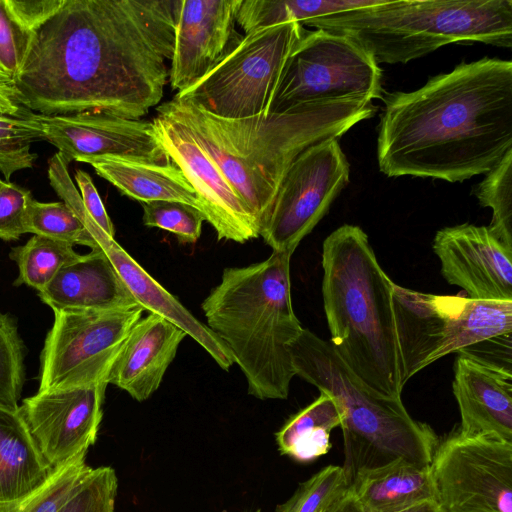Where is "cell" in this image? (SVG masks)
Wrapping results in <instances>:
<instances>
[{"instance_id": "obj_1", "label": "cell", "mask_w": 512, "mask_h": 512, "mask_svg": "<svg viewBox=\"0 0 512 512\" xmlns=\"http://www.w3.org/2000/svg\"><path fill=\"white\" fill-rule=\"evenodd\" d=\"M179 0H66L33 33L14 77L26 107L53 116L140 119L169 79Z\"/></svg>"}, {"instance_id": "obj_2", "label": "cell", "mask_w": 512, "mask_h": 512, "mask_svg": "<svg viewBox=\"0 0 512 512\" xmlns=\"http://www.w3.org/2000/svg\"><path fill=\"white\" fill-rule=\"evenodd\" d=\"M377 154L390 177L462 182L512 150V62L484 57L384 99Z\"/></svg>"}, {"instance_id": "obj_3", "label": "cell", "mask_w": 512, "mask_h": 512, "mask_svg": "<svg viewBox=\"0 0 512 512\" xmlns=\"http://www.w3.org/2000/svg\"><path fill=\"white\" fill-rule=\"evenodd\" d=\"M165 104L215 160L257 219L260 229L293 161L319 142L339 139L377 110L362 98L316 102L282 113L226 119L189 101Z\"/></svg>"}, {"instance_id": "obj_4", "label": "cell", "mask_w": 512, "mask_h": 512, "mask_svg": "<svg viewBox=\"0 0 512 512\" xmlns=\"http://www.w3.org/2000/svg\"><path fill=\"white\" fill-rule=\"evenodd\" d=\"M322 295L329 341L353 374L372 392L401 398L392 292L367 234L345 224L322 247Z\"/></svg>"}, {"instance_id": "obj_5", "label": "cell", "mask_w": 512, "mask_h": 512, "mask_svg": "<svg viewBox=\"0 0 512 512\" xmlns=\"http://www.w3.org/2000/svg\"><path fill=\"white\" fill-rule=\"evenodd\" d=\"M289 252L262 262L225 268L201 304L207 327L227 346L242 370L248 393L286 399L295 376L289 345L303 331L291 299Z\"/></svg>"}, {"instance_id": "obj_6", "label": "cell", "mask_w": 512, "mask_h": 512, "mask_svg": "<svg viewBox=\"0 0 512 512\" xmlns=\"http://www.w3.org/2000/svg\"><path fill=\"white\" fill-rule=\"evenodd\" d=\"M289 353L295 375L330 395L342 412V468L349 485L360 472L397 460L431 464L438 446L433 430L413 419L401 398L368 389L329 341L304 328L289 345Z\"/></svg>"}, {"instance_id": "obj_7", "label": "cell", "mask_w": 512, "mask_h": 512, "mask_svg": "<svg viewBox=\"0 0 512 512\" xmlns=\"http://www.w3.org/2000/svg\"><path fill=\"white\" fill-rule=\"evenodd\" d=\"M347 35L379 63H407L449 43L512 47L511 0H382L307 24Z\"/></svg>"}, {"instance_id": "obj_8", "label": "cell", "mask_w": 512, "mask_h": 512, "mask_svg": "<svg viewBox=\"0 0 512 512\" xmlns=\"http://www.w3.org/2000/svg\"><path fill=\"white\" fill-rule=\"evenodd\" d=\"M382 96V70L353 38L303 29L291 48L266 114L332 100Z\"/></svg>"}, {"instance_id": "obj_9", "label": "cell", "mask_w": 512, "mask_h": 512, "mask_svg": "<svg viewBox=\"0 0 512 512\" xmlns=\"http://www.w3.org/2000/svg\"><path fill=\"white\" fill-rule=\"evenodd\" d=\"M304 27L287 22L245 34L196 83L173 97L226 119L265 115L286 58Z\"/></svg>"}, {"instance_id": "obj_10", "label": "cell", "mask_w": 512, "mask_h": 512, "mask_svg": "<svg viewBox=\"0 0 512 512\" xmlns=\"http://www.w3.org/2000/svg\"><path fill=\"white\" fill-rule=\"evenodd\" d=\"M143 312L139 305L54 312L40 355L38 392L108 383L114 361Z\"/></svg>"}, {"instance_id": "obj_11", "label": "cell", "mask_w": 512, "mask_h": 512, "mask_svg": "<svg viewBox=\"0 0 512 512\" xmlns=\"http://www.w3.org/2000/svg\"><path fill=\"white\" fill-rule=\"evenodd\" d=\"M430 467L440 512H512V443L458 431Z\"/></svg>"}, {"instance_id": "obj_12", "label": "cell", "mask_w": 512, "mask_h": 512, "mask_svg": "<svg viewBox=\"0 0 512 512\" xmlns=\"http://www.w3.org/2000/svg\"><path fill=\"white\" fill-rule=\"evenodd\" d=\"M338 140L310 146L290 165L260 229L273 251L293 254L349 182V163Z\"/></svg>"}, {"instance_id": "obj_13", "label": "cell", "mask_w": 512, "mask_h": 512, "mask_svg": "<svg viewBox=\"0 0 512 512\" xmlns=\"http://www.w3.org/2000/svg\"><path fill=\"white\" fill-rule=\"evenodd\" d=\"M154 135L195 190L200 210L218 240L245 243L260 236V225L215 160L196 141L187 125L164 103L156 107Z\"/></svg>"}, {"instance_id": "obj_14", "label": "cell", "mask_w": 512, "mask_h": 512, "mask_svg": "<svg viewBox=\"0 0 512 512\" xmlns=\"http://www.w3.org/2000/svg\"><path fill=\"white\" fill-rule=\"evenodd\" d=\"M107 385L37 392L19 405V414L52 469L87 455L95 443Z\"/></svg>"}, {"instance_id": "obj_15", "label": "cell", "mask_w": 512, "mask_h": 512, "mask_svg": "<svg viewBox=\"0 0 512 512\" xmlns=\"http://www.w3.org/2000/svg\"><path fill=\"white\" fill-rule=\"evenodd\" d=\"M45 140L69 164L82 158L117 156L154 162L170 159L158 143L152 122L103 112L46 116L35 113Z\"/></svg>"}, {"instance_id": "obj_16", "label": "cell", "mask_w": 512, "mask_h": 512, "mask_svg": "<svg viewBox=\"0 0 512 512\" xmlns=\"http://www.w3.org/2000/svg\"><path fill=\"white\" fill-rule=\"evenodd\" d=\"M433 251L444 279L469 298L512 300V248L486 226L461 224L435 234Z\"/></svg>"}, {"instance_id": "obj_17", "label": "cell", "mask_w": 512, "mask_h": 512, "mask_svg": "<svg viewBox=\"0 0 512 512\" xmlns=\"http://www.w3.org/2000/svg\"><path fill=\"white\" fill-rule=\"evenodd\" d=\"M239 0H179L174 49L169 69L171 89L190 87L242 40L235 29Z\"/></svg>"}, {"instance_id": "obj_18", "label": "cell", "mask_w": 512, "mask_h": 512, "mask_svg": "<svg viewBox=\"0 0 512 512\" xmlns=\"http://www.w3.org/2000/svg\"><path fill=\"white\" fill-rule=\"evenodd\" d=\"M459 353L452 383L461 416L458 431L512 443L511 366Z\"/></svg>"}, {"instance_id": "obj_19", "label": "cell", "mask_w": 512, "mask_h": 512, "mask_svg": "<svg viewBox=\"0 0 512 512\" xmlns=\"http://www.w3.org/2000/svg\"><path fill=\"white\" fill-rule=\"evenodd\" d=\"M186 336L166 318L149 313L130 330L110 370L108 384L137 401L148 399L159 388Z\"/></svg>"}, {"instance_id": "obj_20", "label": "cell", "mask_w": 512, "mask_h": 512, "mask_svg": "<svg viewBox=\"0 0 512 512\" xmlns=\"http://www.w3.org/2000/svg\"><path fill=\"white\" fill-rule=\"evenodd\" d=\"M89 233L107 255L136 303L144 311L157 314L177 325L199 343L222 369H230L234 364L232 354L216 334L191 314L97 224L89 229Z\"/></svg>"}, {"instance_id": "obj_21", "label": "cell", "mask_w": 512, "mask_h": 512, "mask_svg": "<svg viewBox=\"0 0 512 512\" xmlns=\"http://www.w3.org/2000/svg\"><path fill=\"white\" fill-rule=\"evenodd\" d=\"M38 296L53 312L108 311L138 305L101 248L64 266Z\"/></svg>"}, {"instance_id": "obj_22", "label": "cell", "mask_w": 512, "mask_h": 512, "mask_svg": "<svg viewBox=\"0 0 512 512\" xmlns=\"http://www.w3.org/2000/svg\"><path fill=\"white\" fill-rule=\"evenodd\" d=\"M394 320L402 383L436 361L445 333L446 296L422 293L394 283Z\"/></svg>"}, {"instance_id": "obj_23", "label": "cell", "mask_w": 512, "mask_h": 512, "mask_svg": "<svg viewBox=\"0 0 512 512\" xmlns=\"http://www.w3.org/2000/svg\"><path fill=\"white\" fill-rule=\"evenodd\" d=\"M95 172L120 192L141 203L177 201L200 210L198 196L180 168L171 160H149L102 156L82 158ZM201 211V210H200Z\"/></svg>"}, {"instance_id": "obj_24", "label": "cell", "mask_w": 512, "mask_h": 512, "mask_svg": "<svg viewBox=\"0 0 512 512\" xmlns=\"http://www.w3.org/2000/svg\"><path fill=\"white\" fill-rule=\"evenodd\" d=\"M52 471L18 410L0 408V512L32 495Z\"/></svg>"}, {"instance_id": "obj_25", "label": "cell", "mask_w": 512, "mask_h": 512, "mask_svg": "<svg viewBox=\"0 0 512 512\" xmlns=\"http://www.w3.org/2000/svg\"><path fill=\"white\" fill-rule=\"evenodd\" d=\"M431 465V464H430ZM406 460L365 470L349 485V493L365 512H396L434 499L431 467Z\"/></svg>"}, {"instance_id": "obj_26", "label": "cell", "mask_w": 512, "mask_h": 512, "mask_svg": "<svg viewBox=\"0 0 512 512\" xmlns=\"http://www.w3.org/2000/svg\"><path fill=\"white\" fill-rule=\"evenodd\" d=\"M447 318L436 360L479 343L511 339L512 300L446 296Z\"/></svg>"}, {"instance_id": "obj_27", "label": "cell", "mask_w": 512, "mask_h": 512, "mask_svg": "<svg viewBox=\"0 0 512 512\" xmlns=\"http://www.w3.org/2000/svg\"><path fill=\"white\" fill-rule=\"evenodd\" d=\"M342 412L336 401L320 392L305 408L292 415L276 433L279 451L308 462L325 455L331 448V431L340 427Z\"/></svg>"}, {"instance_id": "obj_28", "label": "cell", "mask_w": 512, "mask_h": 512, "mask_svg": "<svg viewBox=\"0 0 512 512\" xmlns=\"http://www.w3.org/2000/svg\"><path fill=\"white\" fill-rule=\"evenodd\" d=\"M382 0H239L236 24L244 35L257 29L287 22L307 26L313 20L358 8L377 5Z\"/></svg>"}, {"instance_id": "obj_29", "label": "cell", "mask_w": 512, "mask_h": 512, "mask_svg": "<svg viewBox=\"0 0 512 512\" xmlns=\"http://www.w3.org/2000/svg\"><path fill=\"white\" fill-rule=\"evenodd\" d=\"M79 256L71 244L33 235L24 245L13 247L9 253L19 268L14 285L24 284L39 292L64 266Z\"/></svg>"}, {"instance_id": "obj_30", "label": "cell", "mask_w": 512, "mask_h": 512, "mask_svg": "<svg viewBox=\"0 0 512 512\" xmlns=\"http://www.w3.org/2000/svg\"><path fill=\"white\" fill-rule=\"evenodd\" d=\"M24 233L48 237L68 244L99 248L77 215L64 202L43 203L29 198L24 216Z\"/></svg>"}, {"instance_id": "obj_31", "label": "cell", "mask_w": 512, "mask_h": 512, "mask_svg": "<svg viewBox=\"0 0 512 512\" xmlns=\"http://www.w3.org/2000/svg\"><path fill=\"white\" fill-rule=\"evenodd\" d=\"M94 468L86 455L53 469L46 482L32 495L2 512H61L82 488Z\"/></svg>"}, {"instance_id": "obj_32", "label": "cell", "mask_w": 512, "mask_h": 512, "mask_svg": "<svg viewBox=\"0 0 512 512\" xmlns=\"http://www.w3.org/2000/svg\"><path fill=\"white\" fill-rule=\"evenodd\" d=\"M474 194L483 207L492 209L488 226L492 234L512 248V150L489 171L474 188Z\"/></svg>"}, {"instance_id": "obj_33", "label": "cell", "mask_w": 512, "mask_h": 512, "mask_svg": "<svg viewBox=\"0 0 512 512\" xmlns=\"http://www.w3.org/2000/svg\"><path fill=\"white\" fill-rule=\"evenodd\" d=\"M45 140L35 113L18 118L0 115V172L6 181L17 171L33 167L37 154L31 145Z\"/></svg>"}, {"instance_id": "obj_34", "label": "cell", "mask_w": 512, "mask_h": 512, "mask_svg": "<svg viewBox=\"0 0 512 512\" xmlns=\"http://www.w3.org/2000/svg\"><path fill=\"white\" fill-rule=\"evenodd\" d=\"M348 491L342 466L329 465L301 483L275 512H331Z\"/></svg>"}, {"instance_id": "obj_35", "label": "cell", "mask_w": 512, "mask_h": 512, "mask_svg": "<svg viewBox=\"0 0 512 512\" xmlns=\"http://www.w3.org/2000/svg\"><path fill=\"white\" fill-rule=\"evenodd\" d=\"M25 346L17 324L0 313V408L16 412L25 381Z\"/></svg>"}, {"instance_id": "obj_36", "label": "cell", "mask_w": 512, "mask_h": 512, "mask_svg": "<svg viewBox=\"0 0 512 512\" xmlns=\"http://www.w3.org/2000/svg\"><path fill=\"white\" fill-rule=\"evenodd\" d=\"M143 224L173 233L181 244H194L201 235L205 220L203 213L177 201L142 203Z\"/></svg>"}, {"instance_id": "obj_37", "label": "cell", "mask_w": 512, "mask_h": 512, "mask_svg": "<svg viewBox=\"0 0 512 512\" xmlns=\"http://www.w3.org/2000/svg\"><path fill=\"white\" fill-rule=\"evenodd\" d=\"M117 477L108 466L94 468L61 512H115Z\"/></svg>"}, {"instance_id": "obj_38", "label": "cell", "mask_w": 512, "mask_h": 512, "mask_svg": "<svg viewBox=\"0 0 512 512\" xmlns=\"http://www.w3.org/2000/svg\"><path fill=\"white\" fill-rule=\"evenodd\" d=\"M32 34L23 29L0 0V66L13 78L25 58Z\"/></svg>"}, {"instance_id": "obj_39", "label": "cell", "mask_w": 512, "mask_h": 512, "mask_svg": "<svg viewBox=\"0 0 512 512\" xmlns=\"http://www.w3.org/2000/svg\"><path fill=\"white\" fill-rule=\"evenodd\" d=\"M31 196L29 190L3 181L0 186V239L17 240L24 234L23 216Z\"/></svg>"}, {"instance_id": "obj_40", "label": "cell", "mask_w": 512, "mask_h": 512, "mask_svg": "<svg viewBox=\"0 0 512 512\" xmlns=\"http://www.w3.org/2000/svg\"><path fill=\"white\" fill-rule=\"evenodd\" d=\"M66 0H4L15 21L32 34L57 12Z\"/></svg>"}, {"instance_id": "obj_41", "label": "cell", "mask_w": 512, "mask_h": 512, "mask_svg": "<svg viewBox=\"0 0 512 512\" xmlns=\"http://www.w3.org/2000/svg\"><path fill=\"white\" fill-rule=\"evenodd\" d=\"M75 181L78 185L83 204L93 221L111 238L115 236L113 223L108 216L99 193L90 175L83 170H76Z\"/></svg>"}, {"instance_id": "obj_42", "label": "cell", "mask_w": 512, "mask_h": 512, "mask_svg": "<svg viewBox=\"0 0 512 512\" xmlns=\"http://www.w3.org/2000/svg\"><path fill=\"white\" fill-rule=\"evenodd\" d=\"M31 113L13 76L0 66V115L23 118Z\"/></svg>"}, {"instance_id": "obj_43", "label": "cell", "mask_w": 512, "mask_h": 512, "mask_svg": "<svg viewBox=\"0 0 512 512\" xmlns=\"http://www.w3.org/2000/svg\"><path fill=\"white\" fill-rule=\"evenodd\" d=\"M331 512H365L358 501L349 493L331 510Z\"/></svg>"}, {"instance_id": "obj_44", "label": "cell", "mask_w": 512, "mask_h": 512, "mask_svg": "<svg viewBox=\"0 0 512 512\" xmlns=\"http://www.w3.org/2000/svg\"><path fill=\"white\" fill-rule=\"evenodd\" d=\"M396 512H440L434 499H429Z\"/></svg>"}, {"instance_id": "obj_45", "label": "cell", "mask_w": 512, "mask_h": 512, "mask_svg": "<svg viewBox=\"0 0 512 512\" xmlns=\"http://www.w3.org/2000/svg\"><path fill=\"white\" fill-rule=\"evenodd\" d=\"M2 183H3V181L0 179V186H1Z\"/></svg>"}, {"instance_id": "obj_46", "label": "cell", "mask_w": 512, "mask_h": 512, "mask_svg": "<svg viewBox=\"0 0 512 512\" xmlns=\"http://www.w3.org/2000/svg\"><path fill=\"white\" fill-rule=\"evenodd\" d=\"M255 512H261L260 510H256Z\"/></svg>"}]
</instances>
